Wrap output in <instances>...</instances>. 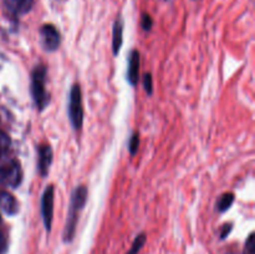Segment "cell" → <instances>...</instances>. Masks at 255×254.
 <instances>
[{
  "label": "cell",
  "mask_w": 255,
  "mask_h": 254,
  "mask_svg": "<svg viewBox=\"0 0 255 254\" xmlns=\"http://www.w3.org/2000/svg\"><path fill=\"white\" fill-rule=\"evenodd\" d=\"M0 178L6 186L16 188L22 179V172L20 168L19 162L10 161L0 169Z\"/></svg>",
  "instance_id": "obj_5"
},
{
  "label": "cell",
  "mask_w": 255,
  "mask_h": 254,
  "mask_svg": "<svg viewBox=\"0 0 255 254\" xmlns=\"http://www.w3.org/2000/svg\"><path fill=\"white\" fill-rule=\"evenodd\" d=\"M231 231H232V224H231V223L226 224V226H224V227H223V229H222V233H221V238H222V239L227 238V237H228V234H229V233H231Z\"/></svg>",
  "instance_id": "obj_19"
},
{
  "label": "cell",
  "mask_w": 255,
  "mask_h": 254,
  "mask_svg": "<svg viewBox=\"0 0 255 254\" xmlns=\"http://www.w3.org/2000/svg\"><path fill=\"white\" fill-rule=\"evenodd\" d=\"M138 147H139V134L138 132L132 134V137L129 138V143H128V149H129V153L133 156V154L137 153L138 151Z\"/></svg>",
  "instance_id": "obj_14"
},
{
  "label": "cell",
  "mask_w": 255,
  "mask_h": 254,
  "mask_svg": "<svg viewBox=\"0 0 255 254\" xmlns=\"http://www.w3.org/2000/svg\"><path fill=\"white\" fill-rule=\"evenodd\" d=\"M124 36V22L121 19H117L114 24V30H112V52L116 56L120 52L122 46V39Z\"/></svg>",
  "instance_id": "obj_11"
},
{
  "label": "cell",
  "mask_w": 255,
  "mask_h": 254,
  "mask_svg": "<svg viewBox=\"0 0 255 254\" xmlns=\"http://www.w3.org/2000/svg\"><path fill=\"white\" fill-rule=\"evenodd\" d=\"M146 243V234L141 233L134 238L133 243H132V247L129 248V251L127 252V254H138V252L141 251L142 247Z\"/></svg>",
  "instance_id": "obj_13"
},
{
  "label": "cell",
  "mask_w": 255,
  "mask_h": 254,
  "mask_svg": "<svg viewBox=\"0 0 255 254\" xmlns=\"http://www.w3.org/2000/svg\"><path fill=\"white\" fill-rule=\"evenodd\" d=\"M10 143H11L10 137L5 132L0 131V154L4 153V152H6L9 149Z\"/></svg>",
  "instance_id": "obj_15"
},
{
  "label": "cell",
  "mask_w": 255,
  "mask_h": 254,
  "mask_svg": "<svg viewBox=\"0 0 255 254\" xmlns=\"http://www.w3.org/2000/svg\"><path fill=\"white\" fill-rule=\"evenodd\" d=\"M234 198H236V197H234L233 193L223 194V196H222L221 198H219L218 204H217V206H218L219 212L228 211V209L232 207V204H233Z\"/></svg>",
  "instance_id": "obj_12"
},
{
  "label": "cell",
  "mask_w": 255,
  "mask_h": 254,
  "mask_svg": "<svg viewBox=\"0 0 255 254\" xmlns=\"http://www.w3.org/2000/svg\"><path fill=\"white\" fill-rule=\"evenodd\" d=\"M244 254H255V241H254L253 233L249 236L248 241H247L246 249H244Z\"/></svg>",
  "instance_id": "obj_18"
},
{
  "label": "cell",
  "mask_w": 255,
  "mask_h": 254,
  "mask_svg": "<svg viewBox=\"0 0 255 254\" xmlns=\"http://www.w3.org/2000/svg\"><path fill=\"white\" fill-rule=\"evenodd\" d=\"M41 216L45 229L50 232L54 217V187L49 186L44 191L41 197Z\"/></svg>",
  "instance_id": "obj_6"
},
{
  "label": "cell",
  "mask_w": 255,
  "mask_h": 254,
  "mask_svg": "<svg viewBox=\"0 0 255 254\" xmlns=\"http://www.w3.org/2000/svg\"><path fill=\"white\" fill-rule=\"evenodd\" d=\"M143 87H144V90H146L147 94L152 95V91H153V82H152L151 74H144V76H143Z\"/></svg>",
  "instance_id": "obj_17"
},
{
  "label": "cell",
  "mask_w": 255,
  "mask_h": 254,
  "mask_svg": "<svg viewBox=\"0 0 255 254\" xmlns=\"http://www.w3.org/2000/svg\"><path fill=\"white\" fill-rule=\"evenodd\" d=\"M52 162V149L49 144H41L37 148V171L40 176L46 177Z\"/></svg>",
  "instance_id": "obj_7"
},
{
  "label": "cell",
  "mask_w": 255,
  "mask_h": 254,
  "mask_svg": "<svg viewBox=\"0 0 255 254\" xmlns=\"http://www.w3.org/2000/svg\"><path fill=\"white\" fill-rule=\"evenodd\" d=\"M69 119L74 129H80L84 124V109H82L81 89L75 84L71 87L69 99Z\"/></svg>",
  "instance_id": "obj_3"
},
{
  "label": "cell",
  "mask_w": 255,
  "mask_h": 254,
  "mask_svg": "<svg viewBox=\"0 0 255 254\" xmlns=\"http://www.w3.org/2000/svg\"><path fill=\"white\" fill-rule=\"evenodd\" d=\"M40 42L46 51L52 52L57 50L60 46V42H61L59 30L51 24L42 25L41 29H40Z\"/></svg>",
  "instance_id": "obj_4"
},
{
  "label": "cell",
  "mask_w": 255,
  "mask_h": 254,
  "mask_svg": "<svg viewBox=\"0 0 255 254\" xmlns=\"http://www.w3.org/2000/svg\"><path fill=\"white\" fill-rule=\"evenodd\" d=\"M35 0H2L4 5L14 15H24L31 10Z\"/></svg>",
  "instance_id": "obj_9"
},
{
  "label": "cell",
  "mask_w": 255,
  "mask_h": 254,
  "mask_svg": "<svg viewBox=\"0 0 255 254\" xmlns=\"http://www.w3.org/2000/svg\"><path fill=\"white\" fill-rule=\"evenodd\" d=\"M87 201V188L85 186H79L72 191L71 203H70L69 216H67L66 224L64 229V242L70 243L75 236L76 231L77 219H79V212L84 208Z\"/></svg>",
  "instance_id": "obj_1"
},
{
  "label": "cell",
  "mask_w": 255,
  "mask_h": 254,
  "mask_svg": "<svg viewBox=\"0 0 255 254\" xmlns=\"http://www.w3.org/2000/svg\"><path fill=\"white\" fill-rule=\"evenodd\" d=\"M139 79V52L132 50L128 57V69H127V81L136 86Z\"/></svg>",
  "instance_id": "obj_8"
},
{
  "label": "cell",
  "mask_w": 255,
  "mask_h": 254,
  "mask_svg": "<svg viewBox=\"0 0 255 254\" xmlns=\"http://www.w3.org/2000/svg\"><path fill=\"white\" fill-rule=\"evenodd\" d=\"M0 209L7 216H14L17 213V202L7 192H0Z\"/></svg>",
  "instance_id": "obj_10"
},
{
  "label": "cell",
  "mask_w": 255,
  "mask_h": 254,
  "mask_svg": "<svg viewBox=\"0 0 255 254\" xmlns=\"http://www.w3.org/2000/svg\"><path fill=\"white\" fill-rule=\"evenodd\" d=\"M4 249H5V239H4V237L0 234V253H1V252H4Z\"/></svg>",
  "instance_id": "obj_20"
},
{
  "label": "cell",
  "mask_w": 255,
  "mask_h": 254,
  "mask_svg": "<svg viewBox=\"0 0 255 254\" xmlns=\"http://www.w3.org/2000/svg\"><path fill=\"white\" fill-rule=\"evenodd\" d=\"M141 25H142V29L144 30V31H149L152 27V25H153V21H152V17L149 16L148 14H142V19H141Z\"/></svg>",
  "instance_id": "obj_16"
},
{
  "label": "cell",
  "mask_w": 255,
  "mask_h": 254,
  "mask_svg": "<svg viewBox=\"0 0 255 254\" xmlns=\"http://www.w3.org/2000/svg\"><path fill=\"white\" fill-rule=\"evenodd\" d=\"M45 81H46V67L44 65H37L31 74V96L39 111H42L50 102L49 94L45 89Z\"/></svg>",
  "instance_id": "obj_2"
}]
</instances>
